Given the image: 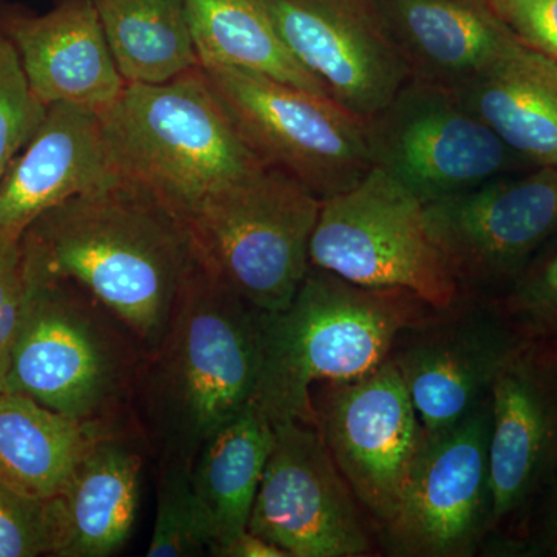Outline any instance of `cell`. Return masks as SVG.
Here are the masks:
<instances>
[{
  "mask_svg": "<svg viewBox=\"0 0 557 557\" xmlns=\"http://www.w3.org/2000/svg\"><path fill=\"white\" fill-rule=\"evenodd\" d=\"M453 91L528 163L557 168L556 60L516 39Z\"/></svg>",
  "mask_w": 557,
  "mask_h": 557,
  "instance_id": "cell-21",
  "label": "cell"
},
{
  "mask_svg": "<svg viewBox=\"0 0 557 557\" xmlns=\"http://www.w3.org/2000/svg\"><path fill=\"white\" fill-rule=\"evenodd\" d=\"M108 426L57 412L17 392L0 394V480L28 496L61 497ZM135 428V426H134Z\"/></svg>",
  "mask_w": 557,
  "mask_h": 557,
  "instance_id": "cell-22",
  "label": "cell"
},
{
  "mask_svg": "<svg viewBox=\"0 0 557 557\" xmlns=\"http://www.w3.org/2000/svg\"><path fill=\"white\" fill-rule=\"evenodd\" d=\"M22 240L0 244V394L7 392L14 341L24 302Z\"/></svg>",
  "mask_w": 557,
  "mask_h": 557,
  "instance_id": "cell-30",
  "label": "cell"
},
{
  "mask_svg": "<svg viewBox=\"0 0 557 557\" xmlns=\"http://www.w3.org/2000/svg\"><path fill=\"white\" fill-rule=\"evenodd\" d=\"M157 469V516L146 555H209V548L214 542V530L203 502L194 490L190 468L182 463H164Z\"/></svg>",
  "mask_w": 557,
  "mask_h": 557,
  "instance_id": "cell-26",
  "label": "cell"
},
{
  "mask_svg": "<svg viewBox=\"0 0 557 557\" xmlns=\"http://www.w3.org/2000/svg\"><path fill=\"white\" fill-rule=\"evenodd\" d=\"M525 544L527 556H548L557 545V474L534 512Z\"/></svg>",
  "mask_w": 557,
  "mask_h": 557,
  "instance_id": "cell-32",
  "label": "cell"
},
{
  "mask_svg": "<svg viewBox=\"0 0 557 557\" xmlns=\"http://www.w3.org/2000/svg\"><path fill=\"white\" fill-rule=\"evenodd\" d=\"M491 397L426 437L403 487L397 512L379 531L381 555L472 557L490 536Z\"/></svg>",
  "mask_w": 557,
  "mask_h": 557,
  "instance_id": "cell-10",
  "label": "cell"
},
{
  "mask_svg": "<svg viewBox=\"0 0 557 557\" xmlns=\"http://www.w3.org/2000/svg\"><path fill=\"white\" fill-rule=\"evenodd\" d=\"M91 2L126 83H166L200 67L185 0Z\"/></svg>",
  "mask_w": 557,
  "mask_h": 557,
  "instance_id": "cell-25",
  "label": "cell"
},
{
  "mask_svg": "<svg viewBox=\"0 0 557 557\" xmlns=\"http://www.w3.org/2000/svg\"><path fill=\"white\" fill-rule=\"evenodd\" d=\"M201 70L249 150L318 199L346 193L372 170L368 121L332 98L249 70Z\"/></svg>",
  "mask_w": 557,
  "mask_h": 557,
  "instance_id": "cell-7",
  "label": "cell"
},
{
  "mask_svg": "<svg viewBox=\"0 0 557 557\" xmlns=\"http://www.w3.org/2000/svg\"><path fill=\"white\" fill-rule=\"evenodd\" d=\"M274 434L270 418L251 405L220 428L194 458L190 479L214 530L209 553L248 530Z\"/></svg>",
  "mask_w": 557,
  "mask_h": 557,
  "instance_id": "cell-23",
  "label": "cell"
},
{
  "mask_svg": "<svg viewBox=\"0 0 557 557\" xmlns=\"http://www.w3.org/2000/svg\"><path fill=\"white\" fill-rule=\"evenodd\" d=\"M542 350V354L545 355V358L548 359L549 364L553 366L557 370V344L556 346L549 347H539Z\"/></svg>",
  "mask_w": 557,
  "mask_h": 557,
  "instance_id": "cell-34",
  "label": "cell"
},
{
  "mask_svg": "<svg viewBox=\"0 0 557 557\" xmlns=\"http://www.w3.org/2000/svg\"><path fill=\"white\" fill-rule=\"evenodd\" d=\"M494 9L520 42L557 61V0H498Z\"/></svg>",
  "mask_w": 557,
  "mask_h": 557,
  "instance_id": "cell-31",
  "label": "cell"
},
{
  "mask_svg": "<svg viewBox=\"0 0 557 557\" xmlns=\"http://www.w3.org/2000/svg\"><path fill=\"white\" fill-rule=\"evenodd\" d=\"M47 108L33 95L13 42L0 35V182L20 156Z\"/></svg>",
  "mask_w": 557,
  "mask_h": 557,
  "instance_id": "cell-29",
  "label": "cell"
},
{
  "mask_svg": "<svg viewBox=\"0 0 557 557\" xmlns=\"http://www.w3.org/2000/svg\"><path fill=\"white\" fill-rule=\"evenodd\" d=\"M200 67H236L329 97L293 57L259 0H185Z\"/></svg>",
  "mask_w": 557,
  "mask_h": 557,
  "instance_id": "cell-24",
  "label": "cell"
},
{
  "mask_svg": "<svg viewBox=\"0 0 557 557\" xmlns=\"http://www.w3.org/2000/svg\"><path fill=\"white\" fill-rule=\"evenodd\" d=\"M64 536L61 497L28 496L0 480V557H57Z\"/></svg>",
  "mask_w": 557,
  "mask_h": 557,
  "instance_id": "cell-28",
  "label": "cell"
},
{
  "mask_svg": "<svg viewBox=\"0 0 557 557\" xmlns=\"http://www.w3.org/2000/svg\"><path fill=\"white\" fill-rule=\"evenodd\" d=\"M100 116L120 175L182 220L209 194L265 166L242 141L201 67L166 83H126Z\"/></svg>",
  "mask_w": 557,
  "mask_h": 557,
  "instance_id": "cell-5",
  "label": "cell"
},
{
  "mask_svg": "<svg viewBox=\"0 0 557 557\" xmlns=\"http://www.w3.org/2000/svg\"><path fill=\"white\" fill-rule=\"evenodd\" d=\"M548 556H555V557H557V545H555V547H553L552 549H549Z\"/></svg>",
  "mask_w": 557,
  "mask_h": 557,
  "instance_id": "cell-35",
  "label": "cell"
},
{
  "mask_svg": "<svg viewBox=\"0 0 557 557\" xmlns=\"http://www.w3.org/2000/svg\"><path fill=\"white\" fill-rule=\"evenodd\" d=\"M523 343L557 344V237L530 260L500 295L490 299Z\"/></svg>",
  "mask_w": 557,
  "mask_h": 557,
  "instance_id": "cell-27",
  "label": "cell"
},
{
  "mask_svg": "<svg viewBox=\"0 0 557 557\" xmlns=\"http://www.w3.org/2000/svg\"><path fill=\"white\" fill-rule=\"evenodd\" d=\"M409 79L458 90L516 36L491 0H372Z\"/></svg>",
  "mask_w": 557,
  "mask_h": 557,
  "instance_id": "cell-19",
  "label": "cell"
},
{
  "mask_svg": "<svg viewBox=\"0 0 557 557\" xmlns=\"http://www.w3.org/2000/svg\"><path fill=\"white\" fill-rule=\"evenodd\" d=\"M322 200L262 166L209 194L183 219L197 259L249 306L284 310L309 273Z\"/></svg>",
  "mask_w": 557,
  "mask_h": 557,
  "instance_id": "cell-6",
  "label": "cell"
},
{
  "mask_svg": "<svg viewBox=\"0 0 557 557\" xmlns=\"http://www.w3.org/2000/svg\"><path fill=\"white\" fill-rule=\"evenodd\" d=\"M310 263L364 287L409 289L438 310L461 298L429 233L424 203L379 168L322 200Z\"/></svg>",
  "mask_w": 557,
  "mask_h": 557,
  "instance_id": "cell-8",
  "label": "cell"
},
{
  "mask_svg": "<svg viewBox=\"0 0 557 557\" xmlns=\"http://www.w3.org/2000/svg\"><path fill=\"white\" fill-rule=\"evenodd\" d=\"M260 329L262 311L197 262L132 394V421L157 467L193 468L201 446L252 405Z\"/></svg>",
  "mask_w": 557,
  "mask_h": 557,
  "instance_id": "cell-2",
  "label": "cell"
},
{
  "mask_svg": "<svg viewBox=\"0 0 557 557\" xmlns=\"http://www.w3.org/2000/svg\"><path fill=\"white\" fill-rule=\"evenodd\" d=\"M22 259L24 302L7 392L78 420L131 426L141 344L89 292L24 251Z\"/></svg>",
  "mask_w": 557,
  "mask_h": 557,
  "instance_id": "cell-4",
  "label": "cell"
},
{
  "mask_svg": "<svg viewBox=\"0 0 557 557\" xmlns=\"http://www.w3.org/2000/svg\"><path fill=\"white\" fill-rule=\"evenodd\" d=\"M424 212L461 295L496 298L557 237V168L500 175Z\"/></svg>",
  "mask_w": 557,
  "mask_h": 557,
  "instance_id": "cell-11",
  "label": "cell"
},
{
  "mask_svg": "<svg viewBox=\"0 0 557 557\" xmlns=\"http://www.w3.org/2000/svg\"><path fill=\"white\" fill-rule=\"evenodd\" d=\"M313 426L376 528L391 522L424 429L394 362L311 391Z\"/></svg>",
  "mask_w": 557,
  "mask_h": 557,
  "instance_id": "cell-13",
  "label": "cell"
},
{
  "mask_svg": "<svg viewBox=\"0 0 557 557\" xmlns=\"http://www.w3.org/2000/svg\"><path fill=\"white\" fill-rule=\"evenodd\" d=\"M148 456L134 426L110 432L91 446L61 496L65 536L57 557H109L126 547Z\"/></svg>",
  "mask_w": 557,
  "mask_h": 557,
  "instance_id": "cell-20",
  "label": "cell"
},
{
  "mask_svg": "<svg viewBox=\"0 0 557 557\" xmlns=\"http://www.w3.org/2000/svg\"><path fill=\"white\" fill-rule=\"evenodd\" d=\"M525 346L490 299L461 295L449 309L406 329L388 359L408 387L424 435L432 437L482 403Z\"/></svg>",
  "mask_w": 557,
  "mask_h": 557,
  "instance_id": "cell-14",
  "label": "cell"
},
{
  "mask_svg": "<svg viewBox=\"0 0 557 557\" xmlns=\"http://www.w3.org/2000/svg\"><path fill=\"white\" fill-rule=\"evenodd\" d=\"M120 177L100 112L58 102L0 182V244H16L61 203Z\"/></svg>",
  "mask_w": 557,
  "mask_h": 557,
  "instance_id": "cell-17",
  "label": "cell"
},
{
  "mask_svg": "<svg viewBox=\"0 0 557 557\" xmlns=\"http://www.w3.org/2000/svg\"><path fill=\"white\" fill-rule=\"evenodd\" d=\"M248 530L289 557L380 555L376 528L313 424H274Z\"/></svg>",
  "mask_w": 557,
  "mask_h": 557,
  "instance_id": "cell-12",
  "label": "cell"
},
{
  "mask_svg": "<svg viewBox=\"0 0 557 557\" xmlns=\"http://www.w3.org/2000/svg\"><path fill=\"white\" fill-rule=\"evenodd\" d=\"M437 310L409 289L364 287L311 265L284 310L262 311L252 405L273 424H313L314 386L380 368L398 336Z\"/></svg>",
  "mask_w": 557,
  "mask_h": 557,
  "instance_id": "cell-3",
  "label": "cell"
},
{
  "mask_svg": "<svg viewBox=\"0 0 557 557\" xmlns=\"http://www.w3.org/2000/svg\"><path fill=\"white\" fill-rule=\"evenodd\" d=\"M496 2H498V0H491V3H493V5H494V3H496Z\"/></svg>",
  "mask_w": 557,
  "mask_h": 557,
  "instance_id": "cell-36",
  "label": "cell"
},
{
  "mask_svg": "<svg viewBox=\"0 0 557 557\" xmlns=\"http://www.w3.org/2000/svg\"><path fill=\"white\" fill-rule=\"evenodd\" d=\"M490 397L493 512L487 537L525 541L557 474V370L541 348L528 344L500 370Z\"/></svg>",
  "mask_w": 557,
  "mask_h": 557,
  "instance_id": "cell-15",
  "label": "cell"
},
{
  "mask_svg": "<svg viewBox=\"0 0 557 557\" xmlns=\"http://www.w3.org/2000/svg\"><path fill=\"white\" fill-rule=\"evenodd\" d=\"M7 30L46 108L67 102L102 112L123 94L126 81L91 0H64L42 16L11 20Z\"/></svg>",
  "mask_w": 557,
  "mask_h": 557,
  "instance_id": "cell-18",
  "label": "cell"
},
{
  "mask_svg": "<svg viewBox=\"0 0 557 557\" xmlns=\"http://www.w3.org/2000/svg\"><path fill=\"white\" fill-rule=\"evenodd\" d=\"M209 555L215 557H289L284 549L249 530H245L223 547L212 549Z\"/></svg>",
  "mask_w": 557,
  "mask_h": 557,
  "instance_id": "cell-33",
  "label": "cell"
},
{
  "mask_svg": "<svg viewBox=\"0 0 557 557\" xmlns=\"http://www.w3.org/2000/svg\"><path fill=\"white\" fill-rule=\"evenodd\" d=\"M368 141L372 166L424 205L534 168L453 90L416 79L368 120Z\"/></svg>",
  "mask_w": 557,
  "mask_h": 557,
  "instance_id": "cell-9",
  "label": "cell"
},
{
  "mask_svg": "<svg viewBox=\"0 0 557 557\" xmlns=\"http://www.w3.org/2000/svg\"><path fill=\"white\" fill-rule=\"evenodd\" d=\"M22 251L104 304L146 355L159 346L199 262L180 215L123 175L36 219Z\"/></svg>",
  "mask_w": 557,
  "mask_h": 557,
  "instance_id": "cell-1",
  "label": "cell"
},
{
  "mask_svg": "<svg viewBox=\"0 0 557 557\" xmlns=\"http://www.w3.org/2000/svg\"><path fill=\"white\" fill-rule=\"evenodd\" d=\"M259 2L293 57L359 119H372L408 83L372 0Z\"/></svg>",
  "mask_w": 557,
  "mask_h": 557,
  "instance_id": "cell-16",
  "label": "cell"
}]
</instances>
